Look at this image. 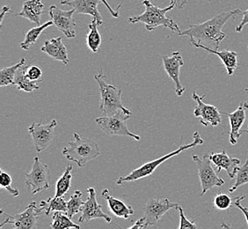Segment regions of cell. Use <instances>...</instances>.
I'll return each mask as SVG.
<instances>
[{
	"instance_id": "cell-25",
	"label": "cell",
	"mask_w": 248,
	"mask_h": 229,
	"mask_svg": "<svg viewBox=\"0 0 248 229\" xmlns=\"http://www.w3.org/2000/svg\"><path fill=\"white\" fill-rule=\"evenodd\" d=\"M51 26H54L52 19L48 20L44 24L40 25V26H37L35 28L30 29L26 34L24 41L20 43L21 49H23L25 50H28V49L31 48L33 44L37 42V40L40 37V35L43 33V31L48 27H51Z\"/></svg>"
},
{
	"instance_id": "cell-32",
	"label": "cell",
	"mask_w": 248,
	"mask_h": 229,
	"mask_svg": "<svg viewBox=\"0 0 248 229\" xmlns=\"http://www.w3.org/2000/svg\"><path fill=\"white\" fill-rule=\"evenodd\" d=\"M236 199H237V197L233 198V197H231L226 193L219 192L214 197L213 205L215 206L216 209H217V210H227L233 203H235Z\"/></svg>"
},
{
	"instance_id": "cell-44",
	"label": "cell",
	"mask_w": 248,
	"mask_h": 229,
	"mask_svg": "<svg viewBox=\"0 0 248 229\" xmlns=\"http://www.w3.org/2000/svg\"></svg>"
},
{
	"instance_id": "cell-24",
	"label": "cell",
	"mask_w": 248,
	"mask_h": 229,
	"mask_svg": "<svg viewBox=\"0 0 248 229\" xmlns=\"http://www.w3.org/2000/svg\"><path fill=\"white\" fill-rule=\"evenodd\" d=\"M27 68L28 66H25V65L19 67V70L17 71V73L15 75L14 84L18 86L19 90L25 91L27 93H31L33 90H38L40 89V86L36 84L37 82H32L26 76Z\"/></svg>"
},
{
	"instance_id": "cell-17",
	"label": "cell",
	"mask_w": 248,
	"mask_h": 229,
	"mask_svg": "<svg viewBox=\"0 0 248 229\" xmlns=\"http://www.w3.org/2000/svg\"><path fill=\"white\" fill-rule=\"evenodd\" d=\"M100 0H62L61 4L62 5H69L75 10L77 14L81 15H89L98 20L100 26L103 25L102 16L100 15L98 10V5Z\"/></svg>"
},
{
	"instance_id": "cell-35",
	"label": "cell",
	"mask_w": 248,
	"mask_h": 229,
	"mask_svg": "<svg viewBox=\"0 0 248 229\" xmlns=\"http://www.w3.org/2000/svg\"><path fill=\"white\" fill-rule=\"evenodd\" d=\"M179 213H180V226H179V229H197V226L195 224L194 221H191V220H187L186 218V216L184 214V212L182 207L179 205L178 208Z\"/></svg>"
},
{
	"instance_id": "cell-14",
	"label": "cell",
	"mask_w": 248,
	"mask_h": 229,
	"mask_svg": "<svg viewBox=\"0 0 248 229\" xmlns=\"http://www.w3.org/2000/svg\"><path fill=\"white\" fill-rule=\"evenodd\" d=\"M89 196L82 206V215L78 221L80 223L89 222L93 219H103L108 223H111L112 219L102 211V206L98 203L96 197V191L93 187L87 189Z\"/></svg>"
},
{
	"instance_id": "cell-43",
	"label": "cell",
	"mask_w": 248,
	"mask_h": 229,
	"mask_svg": "<svg viewBox=\"0 0 248 229\" xmlns=\"http://www.w3.org/2000/svg\"><path fill=\"white\" fill-rule=\"evenodd\" d=\"M247 131V132H248V131Z\"/></svg>"
},
{
	"instance_id": "cell-4",
	"label": "cell",
	"mask_w": 248,
	"mask_h": 229,
	"mask_svg": "<svg viewBox=\"0 0 248 229\" xmlns=\"http://www.w3.org/2000/svg\"><path fill=\"white\" fill-rule=\"evenodd\" d=\"M94 79L100 87V110L103 114L110 116L115 114L117 111L123 110L125 114L132 115V112L126 108L122 101V90L114 85H110L106 82V75L102 70L95 74Z\"/></svg>"
},
{
	"instance_id": "cell-31",
	"label": "cell",
	"mask_w": 248,
	"mask_h": 229,
	"mask_svg": "<svg viewBox=\"0 0 248 229\" xmlns=\"http://www.w3.org/2000/svg\"><path fill=\"white\" fill-rule=\"evenodd\" d=\"M245 184H248V160L246 161V163L241 167H239L235 177V183L230 189V193L237 191L239 187L243 186Z\"/></svg>"
},
{
	"instance_id": "cell-18",
	"label": "cell",
	"mask_w": 248,
	"mask_h": 229,
	"mask_svg": "<svg viewBox=\"0 0 248 229\" xmlns=\"http://www.w3.org/2000/svg\"><path fill=\"white\" fill-rule=\"evenodd\" d=\"M192 46L196 47L197 49H201L206 50L210 54H214L217 55V57H219L220 59L222 60V62L224 64V67L227 71V73L229 76L233 75L235 70L238 67V53L236 51H231V50H218V49H214L210 48L206 45H203L202 43H196L194 41H189Z\"/></svg>"
},
{
	"instance_id": "cell-3",
	"label": "cell",
	"mask_w": 248,
	"mask_h": 229,
	"mask_svg": "<svg viewBox=\"0 0 248 229\" xmlns=\"http://www.w3.org/2000/svg\"><path fill=\"white\" fill-rule=\"evenodd\" d=\"M62 154L79 167H86L87 163L100 156V148L94 140L74 133V141L69 142L62 149Z\"/></svg>"
},
{
	"instance_id": "cell-7",
	"label": "cell",
	"mask_w": 248,
	"mask_h": 229,
	"mask_svg": "<svg viewBox=\"0 0 248 229\" xmlns=\"http://www.w3.org/2000/svg\"><path fill=\"white\" fill-rule=\"evenodd\" d=\"M193 161L196 163L200 178L202 186L201 196H203L207 191L212 190L214 187H222L224 185V179L217 176V173H216L212 167L210 154L205 153L202 155V157H199L195 154L193 155Z\"/></svg>"
},
{
	"instance_id": "cell-11",
	"label": "cell",
	"mask_w": 248,
	"mask_h": 229,
	"mask_svg": "<svg viewBox=\"0 0 248 229\" xmlns=\"http://www.w3.org/2000/svg\"><path fill=\"white\" fill-rule=\"evenodd\" d=\"M74 13L75 10L73 8L70 11H63L56 5H51L48 10V15L51 17L54 26L64 33L68 39L74 38L76 36V24L73 19Z\"/></svg>"
},
{
	"instance_id": "cell-21",
	"label": "cell",
	"mask_w": 248,
	"mask_h": 229,
	"mask_svg": "<svg viewBox=\"0 0 248 229\" xmlns=\"http://www.w3.org/2000/svg\"><path fill=\"white\" fill-rule=\"evenodd\" d=\"M101 196H103L107 200L110 212L115 215V217L127 220V219H129V217L131 215L134 214L133 208L130 205L125 204L122 199L110 196L108 190L106 189L102 191Z\"/></svg>"
},
{
	"instance_id": "cell-22",
	"label": "cell",
	"mask_w": 248,
	"mask_h": 229,
	"mask_svg": "<svg viewBox=\"0 0 248 229\" xmlns=\"http://www.w3.org/2000/svg\"><path fill=\"white\" fill-rule=\"evenodd\" d=\"M44 5L42 0H27L25 1L22 10L17 16H21L25 19L31 20L33 23L41 25V16L43 14Z\"/></svg>"
},
{
	"instance_id": "cell-8",
	"label": "cell",
	"mask_w": 248,
	"mask_h": 229,
	"mask_svg": "<svg viewBox=\"0 0 248 229\" xmlns=\"http://www.w3.org/2000/svg\"><path fill=\"white\" fill-rule=\"evenodd\" d=\"M25 176L28 191L33 195L46 191L49 188V180L51 177L50 168L47 164L41 163L38 157L33 158L32 169L29 173H26Z\"/></svg>"
},
{
	"instance_id": "cell-26",
	"label": "cell",
	"mask_w": 248,
	"mask_h": 229,
	"mask_svg": "<svg viewBox=\"0 0 248 229\" xmlns=\"http://www.w3.org/2000/svg\"><path fill=\"white\" fill-rule=\"evenodd\" d=\"M98 25H100L98 20L93 18L89 24V33L86 35V44L93 53L98 52L102 41L101 35L98 30Z\"/></svg>"
},
{
	"instance_id": "cell-6",
	"label": "cell",
	"mask_w": 248,
	"mask_h": 229,
	"mask_svg": "<svg viewBox=\"0 0 248 229\" xmlns=\"http://www.w3.org/2000/svg\"><path fill=\"white\" fill-rule=\"evenodd\" d=\"M131 115L126 114L123 110L117 111L110 116L99 117L95 120L96 124L108 136H124L130 137L139 141L140 136L134 134L129 131L126 122Z\"/></svg>"
},
{
	"instance_id": "cell-30",
	"label": "cell",
	"mask_w": 248,
	"mask_h": 229,
	"mask_svg": "<svg viewBox=\"0 0 248 229\" xmlns=\"http://www.w3.org/2000/svg\"><path fill=\"white\" fill-rule=\"evenodd\" d=\"M84 201L82 199V192L80 191H76L74 194H72L70 200L67 202L66 214L72 219L74 215L81 212L82 206L84 205Z\"/></svg>"
},
{
	"instance_id": "cell-10",
	"label": "cell",
	"mask_w": 248,
	"mask_h": 229,
	"mask_svg": "<svg viewBox=\"0 0 248 229\" xmlns=\"http://www.w3.org/2000/svg\"><path fill=\"white\" fill-rule=\"evenodd\" d=\"M57 125L58 122L54 119L48 124L33 123L28 128L29 133L32 136L33 145L38 153L46 150L52 144L55 136L54 129Z\"/></svg>"
},
{
	"instance_id": "cell-38",
	"label": "cell",
	"mask_w": 248,
	"mask_h": 229,
	"mask_svg": "<svg viewBox=\"0 0 248 229\" xmlns=\"http://www.w3.org/2000/svg\"><path fill=\"white\" fill-rule=\"evenodd\" d=\"M102 4H104L106 5V7L109 11L110 15H112L114 18H119V10L122 7V4L117 7V9L114 10L111 6H110L107 0H100Z\"/></svg>"
},
{
	"instance_id": "cell-39",
	"label": "cell",
	"mask_w": 248,
	"mask_h": 229,
	"mask_svg": "<svg viewBox=\"0 0 248 229\" xmlns=\"http://www.w3.org/2000/svg\"><path fill=\"white\" fill-rule=\"evenodd\" d=\"M242 15H243L242 20H241L240 24L236 28V32H238V33H240L243 30L245 26H247L248 24V9L247 11L242 12Z\"/></svg>"
},
{
	"instance_id": "cell-42",
	"label": "cell",
	"mask_w": 248,
	"mask_h": 229,
	"mask_svg": "<svg viewBox=\"0 0 248 229\" xmlns=\"http://www.w3.org/2000/svg\"><path fill=\"white\" fill-rule=\"evenodd\" d=\"M245 91H246V92H247V93H248V88H246V89H245Z\"/></svg>"
},
{
	"instance_id": "cell-33",
	"label": "cell",
	"mask_w": 248,
	"mask_h": 229,
	"mask_svg": "<svg viewBox=\"0 0 248 229\" xmlns=\"http://www.w3.org/2000/svg\"><path fill=\"white\" fill-rule=\"evenodd\" d=\"M12 183H13V178L7 172L0 170V186L1 188L6 190L13 196H19V190L12 186Z\"/></svg>"
},
{
	"instance_id": "cell-37",
	"label": "cell",
	"mask_w": 248,
	"mask_h": 229,
	"mask_svg": "<svg viewBox=\"0 0 248 229\" xmlns=\"http://www.w3.org/2000/svg\"><path fill=\"white\" fill-rule=\"evenodd\" d=\"M246 196H239V197H237V199L235 201V205L237 206V208L239 209V210L241 211L242 213H243L244 216H245V218H246V220H247V223L248 225V208L247 207H245L243 205H241V200H243L244 198H245Z\"/></svg>"
},
{
	"instance_id": "cell-19",
	"label": "cell",
	"mask_w": 248,
	"mask_h": 229,
	"mask_svg": "<svg viewBox=\"0 0 248 229\" xmlns=\"http://www.w3.org/2000/svg\"><path fill=\"white\" fill-rule=\"evenodd\" d=\"M210 161L217 167V171L220 173L222 169L227 172L230 178L233 179L236 177L237 171L239 169L240 160L238 158L230 157L225 151L220 153H211L210 154Z\"/></svg>"
},
{
	"instance_id": "cell-28",
	"label": "cell",
	"mask_w": 248,
	"mask_h": 229,
	"mask_svg": "<svg viewBox=\"0 0 248 229\" xmlns=\"http://www.w3.org/2000/svg\"><path fill=\"white\" fill-rule=\"evenodd\" d=\"M50 228L53 229H80V227L75 224L66 213H64L63 212H54Z\"/></svg>"
},
{
	"instance_id": "cell-20",
	"label": "cell",
	"mask_w": 248,
	"mask_h": 229,
	"mask_svg": "<svg viewBox=\"0 0 248 229\" xmlns=\"http://www.w3.org/2000/svg\"><path fill=\"white\" fill-rule=\"evenodd\" d=\"M41 50L46 53L53 59L62 63V65H67L69 64V56L65 45L62 43V38L50 39L46 41L44 45L41 48Z\"/></svg>"
},
{
	"instance_id": "cell-27",
	"label": "cell",
	"mask_w": 248,
	"mask_h": 229,
	"mask_svg": "<svg viewBox=\"0 0 248 229\" xmlns=\"http://www.w3.org/2000/svg\"><path fill=\"white\" fill-rule=\"evenodd\" d=\"M72 166H67L61 177L56 182L55 196H63L72 188Z\"/></svg>"
},
{
	"instance_id": "cell-2",
	"label": "cell",
	"mask_w": 248,
	"mask_h": 229,
	"mask_svg": "<svg viewBox=\"0 0 248 229\" xmlns=\"http://www.w3.org/2000/svg\"><path fill=\"white\" fill-rule=\"evenodd\" d=\"M142 4L145 6V11L142 15L129 18L130 23H143L150 32L160 26L171 29L173 33H179L181 32V29L176 22L166 15L167 12L173 9L175 5L171 4L170 6H167L166 8H159L153 5L150 0H143Z\"/></svg>"
},
{
	"instance_id": "cell-5",
	"label": "cell",
	"mask_w": 248,
	"mask_h": 229,
	"mask_svg": "<svg viewBox=\"0 0 248 229\" xmlns=\"http://www.w3.org/2000/svg\"><path fill=\"white\" fill-rule=\"evenodd\" d=\"M194 140L190 144H186V145H182L180 147L176 149L175 151L171 152V153H167L166 155H164L162 157L158 158L157 160H154L153 162H149L147 163H144L141 167H138L136 169H134L129 175L126 177H120L119 179L116 181V183L120 185L124 182H128V181H136L140 179H143L145 177H150L151 175H153V172L157 169L161 164L165 163L167 160L171 159L173 156H176L178 154L186 151L187 149L195 147L196 146L202 145L204 143L203 139L201 138V135L198 131H196L193 135Z\"/></svg>"
},
{
	"instance_id": "cell-23",
	"label": "cell",
	"mask_w": 248,
	"mask_h": 229,
	"mask_svg": "<svg viewBox=\"0 0 248 229\" xmlns=\"http://www.w3.org/2000/svg\"><path fill=\"white\" fill-rule=\"evenodd\" d=\"M39 215L44 213L48 216L51 212H67V202L63 199V196H54L48 197L46 200H43L40 203V206L37 208Z\"/></svg>"
},
{
	"instance_id": "cell-9",
	"label": "cell",
	"mask_w": 248,
	"mask_h": 229,
	"mask_svg": "<svg viewBox=\"0 0 248 229\" xmlns=\"http://www.w3.org/2000/svg\"><path fill=\"white\" fill-rule=\"evenodd\" d=\"M36 203L33 201L29 204L26 210L15 214V216L5 213L4 211H1V214L5 216V220L0 225V229L4 228L6 224L13 225V228L16 229H33L37 228V217L40 216L37 212Z\"/></svg>"
},
{
	"instance_id": "cell-29",
	"label": "cell",
	"mask_w": 248,
	"mask_h": 229,
	"mask_svg": "<svg viewBox=\"0 0 248 229\" xmlns=\"http://www.w3.org/2000/svg\"><path fill=\"white\" fill-rule=\"evenodd\" d=\"M25 58H21L19 63L15 65L3 68L0 71V86H6L13 85L15 82V75L19 67L24 65Z\"/></svg>"
},
{
	"instance_id": "cell-16",
	"label": "cell",
	"mask_w": 248,
	"mask_h": 229,
	"mask_svg": "<svg viewBox=\"0 0 248 229\" xmlns=\"http://www.w3.org/2000/svg\"><path fill=\"white\" fill-rule=\"evenodd\" d=\"M248 110V103L247 101H241L239 103V108L232 113H225L223 114L228 116L229 118L231 130L229 132L230 143L232 146L237 145L239 142V139L241 137V134L243 133V131L241 128L244 125V123L247 119V110Z\"/></svg>"
},
{
	"instance_id": "cell-12",
	"label": "cell",
	"mask_w": 248,
	"mask_h": 229,
	"mask_svg": "<svg viewBox=\"0 0 248 229\" xmlns=\"http://www.w3.org/2000/svg\"><path fill=\"white\" fill-rule=\"evenodd\" d=\"M192 97L197 104L194 110V114L196 117L200 118L201 124L204 126H208V124L217 126L222 123V117L218 109L216 106L207 104L203 101L206 95L199 96L196 92H193Z\"/></svg>"
},
{
	"instance_id": "cell-34",
	"label": "cell",
	"mask_w": 248,
	"mask_h": 229,
	"mask_svg": "<svg viewBox=\"0 0 248 229\" xmlns=\"http://www.w3.org/2000/svg\"><path fill=\"white\" fill-rule=\"evenodd\" d=\"M26 76L32 82H39L43 78V70L37 65H29L26 71Z\"/></svg>"
},
{
	"instance_id": "cell-40",
	"label": "cell",
	"mask_w": 248,
	"mask_h": 229,
	"mask_svg": "<svg viewBox=\"0 0 248 229\" xmlns=\"http://www.w3.org/2000/svg\"><path fill=\"white\" fill-rule=\"evenodd\" d=\"M170 1H171V4L175 5V7L179 10L184 9L188 2V0H170Z\"/></svg>"
},
{
	"instance_id": "cell-13",
	"label": "cell",
	"mask_w": 248,
	"mask_h": 229,
	"mask_svg": "<svg viewBox=\"0 0 248 229\" xmlns=\"http://www.w3.org/2000/svg\"><path fill=\"white\" fill-rule=\"evenodd\" d=\"M179 204L172 203L169 199L151 198L144 206V217L146 218L149 226H153L158 222L164 215L174 208H178Z\"/></svg>"
},
{
	"instance_id": "cell-1",
	"label": "cell",
	"mask_w": 248,
	"mask_h": 229,
	"mask_svg": "<svg viewBox=\"0 0 248 229\" xmlns=\"http://www.w3.org/2000/svg\"><path fill=\"white\" fill-rule=\"evenodd\" d=\"M242 15L240 9L231 10L228 12L221 13L213 18L200 24H191L185 31H181V36H187L190 41L202 43L210 48L218 49L219 44L226 34L222 31L225 23L230 19L236 18Z\"/></svg>"
},
{
	"instance_id": "cell-41",
	"label": "cell",
	"mask_w": 248,
	"mask_h": 229,
	"mask_svg": "<svg viewBox=\"0 0 248 229\" xmlns=\"http://www.w3.org/2000/svg\"><path fill=\"white\" fill-rule=\"evenodd\" d=\"M12 13H13V11H11L10 6H8V5H5V6L3 7L2 13H1V15H0V26H2V23H3V20L5 19V15H8V14H12Z\"/></svg>"
},
{
	"instance_id": "cell-15",
	"label": "cell",
	"mask_w": 248,
	"mask_h": 229,
	"mask_svg": "<svg viewBox=\"0 0 248 229\" xmlns=\"http://www.w3.org/2000/svg\"><path fill=\"white\" fill-rule=\"evenodd\" d=\"M163 65L167 75L172 79L175 85V93L178 96H182L185 92V86L180 81L181 68L184 65V61L180 51L172 53V56H163Z\"/></svg>"
},
{
	"instance_id": "cell-36",
	"label": "cell",
	"mask_w": 248,
	"mask_h": 229,
	"mask_svg": "<svg viewBox=\"0 0 248 229\" xmlns=\"http://www.w3.org/2000/svg\"><path fill=\"white\" fill-rule=\"evenodd\" d=\"M149 224L147 220L145 217H143L141 219L137 220L131 227H129V229H143L148 228Z\"/></svg>"
}]
</instances>
